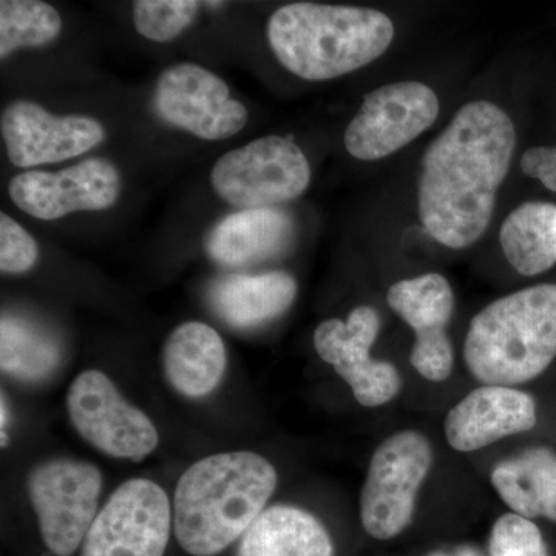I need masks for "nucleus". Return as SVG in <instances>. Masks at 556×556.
Listing matches in <instances>:
<instances>
[{"mask_svg":"<svg viewBox=\"0 0 556 556\" xmlns=\"http://www.w3.org/2000/svg\"><path fill=\"white\" fill-rule=\"evenodd\" d=\"M430 556H450L447 554H441V552H437V554H431ZM452 556H481L478 554L477 551H473V548H460V551H457L455 555Z\"/></svg>","mask_w":556,"mask_h":556,"instance_id":"c85d7f7f","label":"nucleus"},{"mask_svg":"<svg viewBox=\"0 0 556 556\" xmlns=\"http://www.w3.org/2000/svg\"><path fill=\"white\" fill-rule=\"evenodd\" d=\"M331 536L316 517L292 506L266 508L241 536L239 556H332Z\"/></svg>","mask_w":556,"mask_h":556,"instance_id":"412c9836","label":"nucleus"},{"mask_svg":"<svg viewBox=\"0 0 556 556\" xmlns=\"http://www.w3.org/2000/svg\"><path fill=\"white\" fill-rule=\"evenodd\" d=\"M67 412L84 441L110 457L141 463L159 447V431L149 416L129 404L98 369H87L73 380Z\"/></svg>","mask_w":556,"mask_h":556,"instance_id":"6e6552de","label":"nucleus"},{"mask_svg":"<svg viewBox=\"0 0 556 556\" xmlns=\"http://www.w3.org/2000/svg\"><path fill=\"white\" fill-rule=\"evenodd\" d=\"M39 258L35 239L10 215L0 214V270L3 274H24Z\"/></svg>","mask_w":556,"mask_h":556,"instance_id":"bb28decb","label":"nucleus"},{"mask_svg":"<svg viewBox=\"0 0 556 556\" xmlns=\"http://www.w3.org/2000/svg\"><path fill=\"white\" fill-rule=\"evenodd\" d=\"M380 332V316L372 306L351 311L346 321L328 318L314 331L318 357L336 369L362 407L378 408L401 393L402 378L391 362L376 361L371 348Z\"/></svg>","mask_w":556,"mask_h":556,"instance_id":"f8f14e48","label":"nucleus"},{"mask_svg":"<svg viewBox=\"0 0 556 556\" xmlns=\"http://www.w3.org/2000/svg\"><path fill=\"white\" fill-rule=\"evenodd\" d=\"M517 149V129L495 102L470 101L428 146L417 182V211L428 236L466 249L484 236Z\"/></svg>","mask_w":556,"mask_h":556,"instance_id":"f257e3e1","label":"nucleus"},{"mask_svg":"<svg viewBox=\"0 0 556 556\" xmlns=\"http://www.w3.org/2000/svg\"><path fill=\"white\" fill-rule=\"evenodd\" d=\"M172 522L166 492L149 479H129L94 518L80 556H164Z\"/></svg>","mask_w":556,"mask_h":556,"instance_id":"9d476101","label":"nucleus"},{"mask_svg":"<svg viewBox=\"0 0 556 556\" xmlns=\"http://www.w3.org/2000/svg\"><path fill=\"white\" fill-rule=\"evenodd\" d=\"M294 219L278 207L243 208L211 230L208 257L223 266H247L280 255L294 239Z\"/></svg>","mask_w":556,"mask_h":556,"instance_id":"f3484780","label":"nucleus"},{"mask_svg":"<svg viewBox=\"0 0 556 556\" xmlns=\"http://www.w3.org/2000/svg\"><path fill=\"white\" fill-rule=\"evenodd\" d=\"M211 182L233 206L276 207L308 189L311 166L294 139L269 135L225 153L212 167Z\"/></svg>","mask_w":556,"mask_h":556,"instance_id":"423d86ee","label":"nucleus"},{"mask_svg":"<svg viewBox=\"0 0 556 556\" xmlns=\"http://www.w3.org/2000/svg\"><path fill=\"white\" fill-rule=\"evenodd\" d=\"M388 306L415 332L409 362L430 382H444L455 368V351L447 327L455 311V294L447 278L426 274L401 280L388 289Z\"/></svg>","mask_w":556,"mask_h":556,"instance_id":"4468645a","label":"nucleus"},{"mask_svg":"<svg viewBox=\"0 0 556 556\" xmlns=\"http://www.w3.org/2000/svg\"><path fill=\"white\" fill-rule=\"evenodd\" d=\"M431 466L430 441L415 430L399 431L375 450L361 493V521L369 536L391 540L412 525Z\"/></svg>","mask_w":556,"mask_h":556,"instance_id":"39448f33","label":"nucleus"},{"mask_svg":"<svg viewBox=\"0 0 556 556\" xmlns=\"http://www.w3.org/2000/svg\"><path fill=\"white\" fill-rule=\"evenodd\" d=\"M277 61L305 80H329L367 67L394 39L382 11L294 2L274 11L266 27Z\"/></svg>","mask_w":556,"mask_h":556,"instance_id":"7ed1b4c3","label":"nucleus"},{"mask_svg":"<svg viewBox=\"0 0 556 556\" xmlns=\"http://www.w3.org/2000/svg\"><path fill=\"white\" fill-rule=\"evenodd\" d=\"M9 195L25 214L51 222L73 212L115 206L121 195V175L110 161L89 159L58 172H22L11 179Z\"/></svg>","mask_w":556,"mask_h":556,"instance_id":"ddd939ff","label":"nucleus"},{"mask_svg":"<svg viewBox=\"0 0 556 556\" xmlns=\"http://www.w3.org/2000/svg\"><path fill=\"white\" fill-rule=\"evenodd\" d=\"M556 357V285L489 303L471 318L464 362L484 386L515 387L543 375Z\"/></svg>","mask_w":556,"mask_h":556,"instance_id":"20e7f679","label":"nucleus"},{"mask_svg":"<svg viewBox=\"0 0 556 556\" xmlns=\"http://www.w3.org/2000/svg\"><path fill=\"white\" fill-rule=\"evenodd\" d=\"M536 404L514 387L482 386L467 394L445 417L450 447L471 453L536 426Z\"/></svg>","mask_w":556,"mask_h":556,"instance_id":"dca6fc26","label":"nucleus"},{"mask_svg":"<svg viewBox=\"0 0 556 556\" xmlns=\"http://www.w3.org/2000/svg\"><path fill=\"white\" fill-rule=\"evenodd\" d=\"M226 365L228 354L222 336L201 321L179 325L164 343V376L181 396L211 394L222 382Z\"/></svg>","mask_w":556,"mask_h":556,"instance_id":"a211bd4d","label":"nucleus"},{"mask_svg":"<svg viewBox=\"0 0 556 556\" xmlns=\"http://www.w3.org/2000/svg\"><path fill=\"white\" fill-rule=\"evenodd\" d=\"M200 2L192 0H137L134 2V25L142 38L169 42L195 21Z\"/></svg>","mask_w":556,"mask_h":556,"instance_id":"393cba45","label":"nucleus"},{"mask_svg":"<svg viewBox=\"0 0 556 556\" xmlns=\"http://www.w3.org/2000/svg\"><path fill=\"white\" fill-rule=\"evenodd\" d=\"M438 94L419 80L387 84L365 94L343 144L358 161H378L407 148L437 123Z\"/></svg>","mask_w":556,"mask_h":556,"instance_id":"1a4fd4ad","label":"nucleus"},{"mask_svg":"<svg viewBox=\"0 0 556 556\" xmlns=\"http://www.w3.org/2000/svg\"><path fill=\"white\" fill-rule=\"evenodd\" d=\"M62 31L60 11L40 0L0 2V60L13 51L49 46Z\"/></svg>","mask_w":556,"mask_h":556,"instance_id":"b1692460","label":"nucleus"},{"mask_svg":"<svg viewBox=\"0 0 556 556\" xmlns=\"http://www.w3.org/2000/svg\"><path fill=\"white\" fill-rule=\"evenodd\" d=\"M298 298V281L285 270L219 278L208 291L212 309L230 327H258L287 313Z\"/></svg>","mask_w":556,"mask_h":556,"instance_id":"6ab92c4d","label":"nucleus"},{"mask_svg":"<svg viewBox=\"0 0 556 556\" xmlns=\"http://www.w3.org/2000/svg\"><path fill=\"white\" fill-rule=\"evenodd\" d=\"M27 489L43 543L54 555L75 554L98 515L100 468L87 460L54 457L33 468Z\"/></svg>","mask_w":556,"mask_h":556,"instance_id":"0eeeda50","label":"nucleus"},{"mask_svg":"<svg viewBox=\"0 0 556 556\" xmlns=\"http://www.w3.org/2000/svg\"><path fill=\"white\" fill-rule=\"evenodd\" d=\"M519 166L527 177L538 179L544 188L556 192V146H538L526 150Z\"/></svg>","mask_w":556,"mask_h":556,"instance_id":"cd10ccee","label":"nucleus"},{"mask_svg":"<svg viewBox=\"0 0 556 556\" xmlns=\"http://www.w3.org/2000/svg\"><path fill=\"white\" fill-rule=\"evenodd\" d=\"M493 489L511 511L556 522V452L530 447L507 457L490 475Z\"/></svg>","mask_w":556,"mask_h":556,"instance_id":"aec40b11","label":"nucleus"},{"mask_svg":"<svg viewBox=\"0 0 556 556\" xmlns=\"http://www.w3.org/2000/svg\"><path fill=\"white\" fill-rule=\"evenodd\" d=\"M56 338L30 318L3 314L0 320V367L3 375L25 383L51 378L60 367Z\"/></svg>","mask_w":556,"mask_h":556,"instance_id":"5701e85b","label":"nucleus"},{"mask_svg":"<svg viewBox=\"0 0 556 556\" xmlns=\"http://www.w3.org/2000/svg\"><path fill=\"white\" fill-rule=\"evenodd\" d=\"M500 243L511 268L535 277L556 265V204L527 201L504 219Z\"/></svg>","mask_w":556,"mask_h":556,"instance_id":"4be33fe9","label":"nucleus"},{"mask_svg":"<svg viewBox=\"0 0 556 556\" xmlns=\"http://www.w3.org/2000/svg\"><path fill=\"white\" fill-rule=\"evenodd\" d=\"M0 131L13 166L36 167L84 155L101 144L105 129L90 116L51 115L31 101H14L3 109Z\"/></svg>","mask_w":556,"mask_h":556,"instance_id":"2eb2a0df","label":"nucleus"},{"mask_svg":"<svg viewBox=\"0 0 556 556\" xmlns=\"http://www.w3.org/2000/svg\"><path fill=\"white\" fill-rule=\"evenodd\" d=\"M277 482L276 468L257 453H219L193 464L175 490L179 546L193 556L222 554L265 511Z\"/></svg>","mask_w":556,"mask_h":556,"instance_id":"f03ea898","label":"nucleus"},{"mask_svg":"<svg viewBox=\"0 0 556 556\" xmlns=\"http://www.w3.org/2000/svg\"><path fill=\"white\" fill-rule=\"evenodd\" d=\"M489 552L490 556H548L540 527L514 511L496 519L490 533Z\"/></svg>","mask_w":556,"mask_h":556,"instance_id":"a878e982","label":"nucleus"},{"mask_svg":"<svg viewBox=\"0 0 556 556\" xmlns=\"http://www.w3.org/2000/svg\"><path fill=\"white\" fill-rule=\"evenodd\" d=\"M153 108L164 123L206 141L236 137L249 119L248 109L230 98L228 84L197 64L163 70L153 91Z\"/></svg>","mask_w":556,"mask_h":556,"instance_id":"9b49d317","label":"nucleus"}]
</instances>
